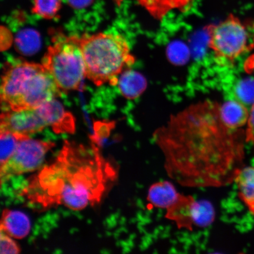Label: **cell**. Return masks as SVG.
Segmentation results:
<instances>
[{"label":"cell","mask_w":254,"mask_h":254,"mask_svg":"<svg viewBox=\"0 0 254 254\" xmlns=\"http://www.w3.org/2000/svg\"><path fill=\"white\" fill-rule=\"evenodd\" d=\"M166 217L176 222L179 228L192 230L193 227L204 228L214 221L215 213L211 202L196 201L190 195L180 194L177 201L167 209Z\"/></svg>","instance_id":"cell-8"},{"label":"cell","mask_w":254,"mask_h":254,"mask_svg":"<svg viewBox=\"0 0 254 254\" xmlns=\"http://www.w3.org/2000/svg\"><path fill=\"white\" fill-rule=\"evenodd\" d=\"M246 141L252 142L254 144V104L251 107L247 128L246 131Z\"/></svg>","instance_id":"cell-22"},{"label":"cell","mask_w":254,"mask_h":254,"mask_svg":"<svg viewBox=\"0 0 254 254\" xmlns=\"http://www.w3.org/2000/svg\"><path fill=\"white\" fill-rule=\"evenodd\" d=\"M55 38L42 64L63 92L77 90L85 77L79 38L63 35Z\"/></svg>","instance_id":"cell-5"},{"label":"cell","mask_w":254,"mask_h":254,"mask_svg":"<svg viewBox=\"0 0 254 254\" xmlns=\"http://www.w3.org/2000/svg\"><path fill=\"white\" fill-rule=\"evenodd\" d=\"M24 135L10 132H1V147H0V165L4 164L13 154L18 143Z\"/></svg>","instance_id":"cell-18"},{"label":"cell","mask_w":254,"mask_h":254,"mask_svg":"<svg viewBox=\"0 0 254 254\" xmlns=\"http://www.w3.org/2000/svg\"><path fill=\"white\" fill-rule=\"evenodd\" d=\"M30 230V219L23 212L7 209L3 211L0 231L15 239H23Z\"/></svg>","instance_id":"cell-11"},{"label":"cell","mask_w":254,"mask_h":254,"mask_svg":"<svg viewBox=\"0 0 254 254\" xmlns=\"http://www.w3.org/2000/svg\"><path fill=\"white\" fill-rule=\"evenodd\" d=\"M40 45V35L36 30L25 29L20 31L16 37V48L24 55H34L39 50Z\"/></svg>","instance_id":"cell-17"},{"label":"cell","mask_w":254,"mask_h":254,"mask_svg":"<svg viewBox=\"0 0 254 254\" xmlns=\"http://www.w3.org/2000/svg\"><path fill=\"white\" fill-rule=\"evenodd\" d=\"M20 253V249L12 240L11 237L2 231L0 233V254H18Z\"/></svg>","instance_id":"cell-21"},{"label":"cell","mask_w":254,"mask_h":254,"mask_svg":"<svg viewBox=\"0 0 254 254\" xmlns=\"http://www.w3.org/2000/svg\"><path fill=\"white\" fill-rule=\"evenodd\" d=\"M85 77L97 86L117 85L119 75L135 62L128 41L122 34L98 33L79 38Z\"/></svg>","instance_id":"cell-4"},{"label":"cell","mask_w":254,"mask_h":254,"mask_svg":"<svg viewBox=\"0 0 254 254\" xmlns=\"http://www.w3.org/2000/svg\"><path fill=\"white\" fill-rule=\"evenodd\" d=\"M205 30L209 49L221 66L233 64L250 49L245 25L233 14L218 24L207 25Z\"/></svg>","instance_id":"cell-6"},{"label":"cell","mask_w":254,"mask_h":254,"mask_svg":"<svg viewBox=\"0 0 254 254\" xmlns=\"http://www.w3.org/2000/svg\"><path fill=\"white\" fill-rule=\"evenodd\" d=\"M117 85L124 97L134 100L145 91L147 81L139 72L128 69L120 75Z\"/></svg>","instance_id":"cell-15"},{"label":"cell","mask_w":254,"mask_h":254,"mask_svg":"<svg viewBox=\"0 0 254 254\" xmlns=\"http://www.w3.org/2000/svg\"><path fill=\"white\" fill-rule=\"evenodd\" d=\"M117 178L98 146L65 141L56 160L31 178L21 195L44 209L64 205L82 210L99 203Z\"/></svg>","instance_id":"cell-2"},{"label":"cell","mask_w":254,"mask_h":254,"mask_svg":"<svg viewBox=\"0 0 254 254\" xmlns=\"http://www.w3.org/2000/svg\"><path fill=\"white\" fill-rule=\"evenodd\" d=\"M43 64L24 61L7 63L1 78L2 111L36 109L62 94Z\"/></svg>","instance_id":"cell-3"},{"label":"cell","mask_w":254,"mask_h":254,"mask_svg":"<svg viewBox=\"0 0 254 254\" xmlns=\"http://www.w3.org/2000/svg\"><path fill=\"white\" fill-rule=\"evenodd\" d=\"M48 127L39 107L19 111H2L0 132L29 135Z\"/></svg>","instance_id":"cell-9"},{"label":"cell","mask_w":254,"mask_h":254,"mask_svg":"<svg viewBox=\"0 0 254 254\" xmlns=\"http://www.w3.org/2000/svg\"><path fill=\"white\" fill-rule=\"evenodd\" d=\"M51 142L31 139L24 136L18 142L12 156L0 167L1 184L17 175L33 172L42 166L47 152L55 147Z\"/></svg>","instance_id":"cell-7"},{"label":"cell","mask_w":254,"mask_h":254,"mask_svg":"<svg viewBox=\"0 0 254 254\" xmlns=\"http://www.w3.org/2000/svg\"><path fill=\"white\" fill-rule=\"evenodd\" d=\"M220 115L228 128L239 129L247 124L249 111L245 105L237 100H230L220 104Z\"/></svg>","instance_id":"cell-12"},{"label":"cell","mask_w":254,"mask_h":254,"mask_svg":"<svg viewBox=\"0 0 254 254\" xmlns=\"http://www.w3.org/2000/svg\"><path fill=\"white\" fill-rule=\"evenodd\" d=\"M235 96L247 107L254 104V78L247 77L241 79L235 87Z\"/></svg>","instance_id":"cell-19"},{"label":"cell","mask_w":254,"mask_h":254,"mask_svg":"<svg viewBox=\"0 0 254 254\" xmlns=\"http://www.w3.org/2000/svg\"><path fill=\"white\" fill-rule=\"evenodd\" d=\"M39 109L42 113L48 127L59 133H74L75 120L69 113L66 112L59 101L54 99L41 105Z\"/></svg>","instance_id":"cell-10"},{"label":"cell","mask_w":254,"mask_h":254,"mask_svg":"<svg viewBox=\"0 0 254 254\" xmlns=\"http://www.w3.org/2000/svg\"><path fill=\"white\" fill-rule=\"evenodd\" d=\"M240 198L254 215V167L241 168L234 180Z\"/></svg>","instance_id":"cell-16"},{"label":"cell","mask_w":254,"mask_h":254,"mask_svg":"<svg viewBox=\"0 0 254 254\" xmlns=\"http://www.w3.org/2000/svg\"><path fill=\"white\" fill-rule=\"evenodd\" d=\"M220 104L205 100L171 116L153 139L168 176L184 187H220L233 182L244 158L243 136L224 125Z\"/></svg>","instance_id":"cell-1"},{"label":"cell","mask_w":254,"mask_h":254,"mask_svg":"<svg viewBox=\"0 0 254 254\" xmlns=\"http://www.w3.org/2000/svg\"><path fill=\"white\" fill-rule=\"evenodd\" d=\"M244 69L248 74L254 75V54L247 59L244 63Z\"/></svg>","instance_id":"cell-24"},{"label":"cell","mask_w":254,"mask_h":254,"mask_svg":"<svg viewBox=\"0 0 254 254\" xmlns=\"http://www.w3.org/2000/svg\"><path fill=\"white\" fill-rule=\"evenodd\" d=\"M73 8L80 9L87 8L93 2L94 0H66Z\"/></svg>","instance_id":"cell-23"},{"label":"cell","mask_w":254,"mask_h":254,"mask_svg":"<svg viewBox=\"0 0 254 254\" xmlns=\"http://www.w3.org/2000/svg\"><path fill=\"white\" fill-rule=\"evenodd\" d=\"M62 0H34L33 13L45 19H52L58 13Z\"/></svg>","instance_id":"cell-20"},{"label":"cell","mask_w":254,"mask_h":254,"mask_svg":"<svg viewBox=\"0 0 254 254\" xmlns=\"http://www.w3.org/2000/svg\"><path fill=\"white\" fill-rule=\"evenodd\" d=\"M155 20H163L170 12L184 11L195 0H136Z\"/></svg>","instance_id":"cell-13"},{"label":"cell","mask_w":254,"mask_h":254,"mask_svg":"<svg viewBox=\"0 0 254 254\" xmlns=\"http://www.w3.org/2000/svg\"><path fill=\"white\" fill-rule=\"evenodd\" d=\"M180 194L173 184L165 181L151 186L147 199L152 206L167 209L177 201Z\"/></svg>","instance_id":"cell-14"}]
</instances>
